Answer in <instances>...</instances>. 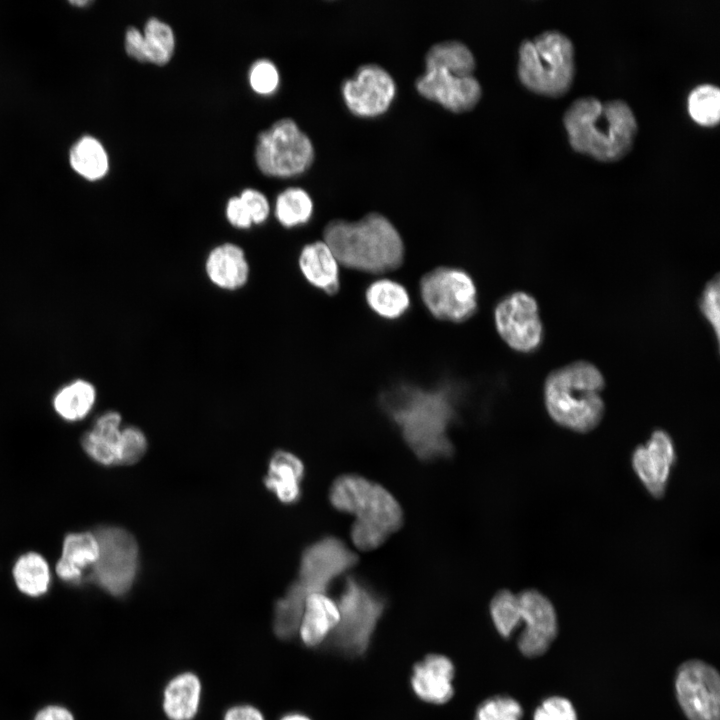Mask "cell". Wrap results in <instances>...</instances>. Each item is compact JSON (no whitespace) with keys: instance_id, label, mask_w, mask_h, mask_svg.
Listing matches in <instances>:
<instances>
[{"instance_id":"cell-5","label":"cell","mask_w":720,"mask_h":720,"mask_svg":"<svg viewBox=\"0 0 720 720\" xmlns=\"http://www.w3.org/2000/svg\"><path fill=\"white\" fill-rule=\"evenodd\" d=\"M605 380L590 362L577 361L552 371L544 383V403L552 420L573 432L593 430L604 415Z\"/></svg>"},{"instance_id":"cell-7","label":"cell","mask_w":720,"mask_h":720,"mask_svg":"<svg viewBox=\"0 0 720 720\" xmlns=\"http://www.w3.org/2000/svg\"><path fill=\"white\" fill-rule=\"evenodd\" d=\"M336 603L340 619L328 637L330 646L345 656H361L369 647L385 600L369 584L349 575Z\"/></svg>"},{"instance_id":"cell-22","label":"cell","mask_w":720,"mask_h":720,"mask_svg":"<svg viewBox=\"0 0 720 720\" xmlns=\"http://www.w3.org/2000/svg\"><path fill=\"white\" fill-rule=\"evenodd\" d=\"M298 266L305 280L325 294L334 295L340 288V264L323 240L304 245Z\"/></svg>"},{"instance_id":"cell-31","label":"cell","mask_w":720,"mask_h":720,"mask_svg":"<svg viewBox=\"0 0 720 720\" xmlns=\"http://www.w3.org/2000/svg\"><path fill=\"white\" fill-rule=\"evenodd\" d=\"M313 210L312 198L299 187L287 188L276 198L275 216L278 222L286 228L306 224L310 221Z\"/></svg>"},{"instance_id":"cell-33","label":"cell","mask_w":720,"mask_h":720,"mask_svg":"<svg viewBox=\"0 0 720 720\" xmlns=\"http://www.w3.org/2000/svg\"><path fill=\"white\" fill-rule=\"evenodd\" d=\"M690 117L699 125L713 127L720 119V91L713 84L694 87L687 99Z\"/></svg>"},{"instance_id":"cell-35","label":"cell","mask_w":720,"mask_h":720,"mask_svg":"<svg viewBox=\"0 0 720 720\" xmlns=\"http://www.w3.org/2000/svg\"><path fill=\"white\" fill-rule=\"evenodd\" d=\"M490 614L494 626L502 637H509L520 623V607L517 594L501 590L490 603Z\"/></svg>"},{"instance_id":"cell-26","label":"cell","mask_w":720,"mask_h":720,"mask_svg":"<svg viewBox=\"0 0 720 720\" xmlns=\"http://www.w3.org/2000/svg\"><path fill=\"white\" fill-rule=\"evenodd\" d=\"M365 301L369 309L386 320L401 318L410 308L411 299L406 287L390 278H378L365 290Z\"/></svg>"},{"instance_id":"cell-44","label":"cell","mask_w":720,"mask_h":720,"mask_svg":"<svg viewBox=\"0 0 720 720\" xmlns=\"http://www.w3.org/2000/svg\"><path fill=\"white\" fill-rule=\"evenodd\" d=\"M222 720H266L262 711L248 703L230 706L223 713Z\"/></svg>"},{"instance_id":"cell-32","label":"cell","mask_w":720,"mask_h":720,"mask_svg":"<svg viewBox=\"0 0 720 720\" xmlns=\"http://www.w3.org/2000/svg\"><path fill=\"white\" fill-rule=\"evenodd\" d=\"M425 66H436L461 74H473L475 59L470 49L457 40L434 44L426 53Z\"/></svg>"},{"instance_id":"cell-3","label":"cell","mask_w":720,"mask_h":720,"mask_svg":"<svg viewBox=\"0 0 720 720\" xmlns=\"http://www.w3.org/2000/svg\"><path fill=\"white\" fill-rule=\"evenodd\" d=\"M323 241L340 266L381 275L398 269L404 260L403 239L384 215L373 212L357 221L335 219L323 230Z\"/></svg>"},{"instance_id":"cell-25","label":"cell","mask_w":720,"mask_h":720,"mask_svg":"<svg viewBox=\"0 0 720 720\" xmlns=\"http://www.w3.org/2000/svg\"><path fill=\"white\" fill-rule=\"evenodd\" d=\"M304 472V464L296 455L277 451L270 459L264 482L282 503L291 504L301 496Z\"/></svg>"},{"instance_id":"cell-41","label":"cell","mask_w":720,"mask_h":720,"mask_svg":"<svg viewBox=\"0 0 720 720\" xmlns=\"http://www.w3.org/2000/svg\"><path fill=\"white\" fill-rule=\"evenodd\" d=\"M247 207L253 224L264 223L270 214V205L266 196L252 188L244 189L240 196Z\"/></svg>"},{"instance_id":"cell-14","label":"cell","mask_w":720,"mask_h":720,"mask_svg":"<svg viewBox=\"0 0 720 720\" xmlns=\"http://www.w3.org/2000/svg\"><path fill=\"white\" fill-rule=\"evenodd\" d=\"M342 96L348 109L361 117L384 113L392 103L396 84L392 76L378 64H364L343 82Z\"/></svg>"},{"instance_id":"cell-17","label":"cell","mask_w":720,"mask_h":720,"mask_svg":"<svg viewBox=\"0 0 720 720\" xmlns=\"http://www.w3.org/2000/svg\"><path fill=\"white\" fill-rule=\"evenodd\" d=\"M675 459L673 440L662 429L653 431L645 445L634 449L633 470L653 497L664 496Z\"/></svg>"},{"instance_id":"cell-4","label":"cell","mask_w":720,"mask_h":720,"mask_svg":"<svg viewBox=\"0 0 720 720\" xmlns=\"http://www.w3.org/2000/svg\"><path fill=\"white\" fill-rule=\"evenodd\" d=\"M331 505L354 516L351 539L356 548H378L403 524V511L396 498L382 485L357 474H344L329 490Z\"/></svg>"},{"instance_id":"cell-29","label":"cell","mask_w":720,"mask_h":720,"mask_svg":"<svg viewBox=\"0 0 720 720\" xmlns=\"http://www.w3.org/2000/svg\"><path fill=\"white\" fill-rule=\"evenodd\" d=\"M307 596L295 581L289 586L286 593L276 601L272 627L278 639L290 640L297 634Z\"/></svg>"},{"instance_id":"cell-19","label":"cell","mask_w":720,"mask_h":720,"mask_svg":"<svg viewBox=\"0 0 720 720\" xmlns=\"http://www.w3.org/2000/svg\"><path fill=\"white\" fill-rule=\"evenodd\" d=\"M340 619L335 600L326 593L309 594L304 603L297 634L303 645L314 648L327 641Z\"/></svg>"},{"instance_id":"cell-16","label":"cell","mask_w":720,"mask_h":720,"mask_svg":"<svg viewBox=\"0 0 720 720\" xmlns=\"http://www.w3.org/2000/svg\"><path fill=\"white\" fill-rule=\"evenodd\" d=\"M520 622L525 629L518 640L519 650L527 657L542 655L557 633V619L552 603L537 590H525L517 594Z\"/></svg>"},{"instance_id":"cell-9","label":"cell","mask_w":720,"mask_h":720,"mask_svg":"<svg viewBox=\"0 0 720 720\" xmlns=\"http://www.w3.org/2000/svg\"><path fill=\"white\" fill-rule=\"evenodd\" d=\"M421 300L438 320L461 323L477 310V287L464 269L439 266L425 273L419 282Z\"/></svg>"},{"instance_id":"cell-30","label":"cell","mask_w":720,"mask_h":720,"mask_svg":"<svg viewBox=\"0 0 720 720\" xmlns=\"http://www.w3.org/2000/svg\"><path fill=\"white\" fill-rule=\"evenodd\" d=\"M70 163L82 177L94 181L105 176L109 163L102 144L95 138H81L71 149Z\"/></svg>"},{"instance_id":"cell-11","label":"cell","mask_w":720,"mask_h":720,"mask_svg":"<svg viewBox=\"0 0 720 720\" xmlns=\"http://www.w3.org/2000/svg\"><path fill=\"white\" fill-rule=\"evenodd\" d=\"M494 323L500 338L521 353L535 351L543 340V324L535 298L523 291L503 297L495 306Z\"/></svg>"},{"instance_id":"cell-1","label":"cell","mask_w":720,"mask_h":720,"mask_svg":"<svg viewBox=\"0 0 720 720\" xmlns=\"http://www.w3.org/2000/svg\"><path fill=\"white\" fill-rule=\"evenodd\" d=\"M382 403L418 458L429 461L452 454L448 432L456 409L451 390L403 385L386 393Z\"/></svg>"},{"instance_id":"cell-40","label":"cell","mask_w":720,"mask_h":720,"mask_svg":"<svg viewBox=\"0 0 720 720\" xmlns=\"http://www.w3.org/2000/svg\"><path fill=\"white\" fill-rule=\"evenodd\" d=\"M534 720H577V716L569 700L550 697L536 709Z\"/></svg>"},{"instance_id":"cell-42","label":"cell","mask_w":720,"mask_h":720,"mask_svg":"<svg viewBox=\"0 0 720 720\" xmlns=\"http://www.w3.org/2000/svg\"><path fill=\"white\" fill-rule=\"evenodd\" d=\"M226 218L233 227L238 229H248L253 225L249 211L239 196L228 200Z\"/></svg>"},{"instance_id":"cell-13","label":"cell","mask_w":720,"mask_h":720,"mask_svg":"<svg viewBox=\"0 0 720 720\" xmlns=\"http://www.w3.org/2000/svg\"><path fill=\"white\" fill-rule=\"evenodd\" d=\"M675 686L689 720H720V678L715 668L689 660L679 667Z\"/></svg>"},{"instance_id":"cell-8","label":"cell","mask_w":720,"mask_h":720,"mask_svg":"<svg viewBox=\"0 0 720 720\" xmlns=\"http://www.w3.org/2000/svg\"><path fill=\"white\" fill-rule=\"evenodd\" d=\"M99 556L91 568L90 579L113 597L125 596L133 587L139 569V549L135 537L126 529L102 525L94 530Z\"/></svg>"},{"instance_id":"cell-12","label":"cell","mask_w":720,"mask_h":720,"mask_svg":"<svg viewBox=\"0 0 720 720\" xmlns=\"http://www.w3.org/2000/svg\"><path fill=\"white\" fill-rule=\"evenodd\" d=\"M357 562V555L343 541L324 537L303 551L296 582L307 595L326 593L328 587Z\"/></svg>"},{"instance_id":"cell-45","label":"cell","mask_w":720,"mask_h":720,"mask_svg":"<svg viewBox=\"0 0 720 720\" xmlns=\"http://www.w3.org/2000/svg\"><path fill=\"white\" fill-rule=\"evenodd\" d=\"M33 720H75L72 712L61 705H47L41 708Z\"/></svg>"},{"instance_id":"cell-43","label":"cell","mask_w":720,"mask_h":720,"mask_svg":"<svg viewBox=\"0 0 720 720\" xmlns=\"http://www.w3.org/2000/svg\"><path fill=\"white\" fill-rule=\"evenodd\" d=\"M125 50L132 58L140 62H147L144 37L139 29L135 27L127 29L125 34Z\"/></svg>"},{"instance_id":"cell-20","label":"cell","mask_w":720,"mask_h":720,"mask_svg":"<svg viewBox=\"0 0 720 720\" xmlns=\"http://www.w3.org/2000/svg\"><path fill=\"white\" fill-rule=\"evenodd\" d=\"M99 556V545L94 532H72L65 536L62 553L56 564V574L67 584L78 585L85 571L92 568Z\"/></svg>"},{"instance_id":"cell-23","label":"cell","mask_w":720,"mask_h":720,"mask_svg":"<svg viewBox=\"0 0 720 720\" xmlns=\"http://www.w3.org/2000/svg\"><path fill=\"white\" fill-rule=\"evenodd\" d=\"M205 271L209 280L224 290H237L246 285L250 267L244 250L234 243H222L207 255Z\"/></svg>"},{"instance_id":"cell-27","label":"cell","mask_w":720,"mask_h":720,"mask_svg":"<svg viewBox=\"0 0 720 720\" xmlns=\"http://www.w3.org/2000/svg\"><path fill=\"white\" fill-rule=\"evenodd\" d=\"M12 576L17 589L32 598L45 595L52 579L47 560L37 552H27L18 557L12 568Z\"/></svg>"},{"instance_id":"cell-2","label":"cell","mask_w":720,"mask_h":720,"mask_svg":"<svg viewBox=\"0 0 720 720\" xmlns=\"http://www.w3.org/2000/svg\"><path fill=\"white\" fill-rule=\"evenodd\" d=\"M563 123L575 151L604 162L617 161L629 153L638 129L625 101H601L593 96L572 102Z\"/></svg>"},{"instance_id":"cell-36","label":"cell","mask_w":720,"mask_h":720,"mask_svg":"<svg viewBox=\"0 0 720 720\" xmlns=\"http://www.w3.org/2000/svg\"><path fill=\"white\" fill-rule=\"evenodd\" d=\"M521 705L508 696H494L483 701L477 708L474 720H520Z\"/></svg>"},{"instance_id":"cell-24","label":"cell","mask_w":720,"mask_h":720,"mask_svg":"<svg viewBox=\"0 0 720 720\" xmlns=\"http://www.w3.org/2000/svg\"><path fill=\"white\" fill-rule=\"evenodd\" d=\"M121 415L107 411L95 421L91 430L81 439L85 453L96 463L104 466L118 465L121 441Z\"/></svg>"},{"instance_id":"cell-15","label":"cell","mask_w":720,"mask_h":720,"mask_svg":"<svg viewBox=\"0 0 720 720\" xmlns=\"http://www.w3.org/2000/svg\"><path fill=\"white\" fill-rule=\"evenodd\" d=\"M418 92L453 112L471 109L481 97V86L473 74H461L443 67L425 66L416 80Z\"/></svg>"},{"instance_id":"cell-38","label":"cell","mask_w":720,"mask_h":720,"mask_svg":"<svg viewBox=\"0 0 720 720\" xmlns=\"http://www.w3.org/2000/svg\"><path fill=\"white\" fill-rule=\"evenodd\" d=\"M279 72L273 62L260 59L253 63L249 71V83L258 94H272L279 86Z\"/></svg>"},{"instance_id":"cell-21","label":"cell","mask_w":720,"mask_h":720,"mask_svg":"<svg viewBox=\"0 0 720 720\" xmlns=\"http://www.w3.org/2000/svg\"><path fill=\"white\" fill-rule=\"evenodd\" d=\"M202 682L192 671L172 676L163 687L161 706L169 720H194L202 701Z\"/></svg>"},{"instance_id":"cell-37","label":"cell","mask_w":720,"mask_h":720,"mask_svg":"<svg viewBox=\"0 0 720 720\" xmlns=\"http://www.w3.org/2000/svg\"><path fill=\"white\" fill-rule=\"evenodd\" d=\"M147 450L144 433L135 426L125 427L121 431L118 465H132L138 462Z\"/></svg>"},{"instance_id":"cell-6","label":"cell","mask_w":720,"mask_h":720,"mask_svg":"<svg viewBox=\"0 0 720 720\" xmlns=\"http://www.w3.org/2000/svg\"><path fill=\"white\" fill-rule=\"evenodd\" d=\"M575 51L560 31H545L519 47L518 76L530 91L548 97L566 94L574 80Z\"/></svg>"},{"instance_id":"cell-46","label":"cell","mask_w":720,"mask_h":720,"mask_svg":"<svg viewBox=\"0 0 720 720\" xmlns=\"http://www.w3.org/2000/svg\"><path fill=\"white\" fill-rule=\"evenodd\" d=\"M279 720H312L307 715L300 712H288L282 715Z\"/></svg>"},{"instance_id":"cell-10","label":"cell","mask_w":720,"mask_h":720,"mask_svg":"<svg viewBox=\"0 0 720 720\" xmlns=\"http://www.w3.org/2000/svg\"><path fill=\"white\" fill-rule=\"evenodd\" d=\"M255 159L267 176L292 177L309 168L314 148L295 121L283 118L258 135Z\"/></svg>"},{"instance_id":"cell-18","label":"cell","mask_w":720,"mask_h":720,"mask_svg":"<svg viewBox=\"0 0 720 720\" xmlns=\"http://www.w3.org/2000/svg\"><path fill=\"white\" fill-rule=\"evenodd\" d=\"M454 673V665L448 657L430 654L414 665L410 680L412 690L422 701L444 704L454 694Z\"/></svg>"},{"instance_id":"cell-39","label":"cell","mask_w":720,"mask_h":720,"mask_svg":"<svg viewBox=\"0 0 720 720\" xmlns=\"http://www.w3.org/2000/svg\"><path fill=\"white\" fill-rule=\"evenodd\" d=\"M719 277L710 280L702 291L699 308L705 320L713 328L717 342H719Z\"/></svg>"},{"instance_id":"cell-28","label":"cell","mask_w":720,"mask_h":720,"mask_svg":"<svg viewBox=\"0 0 720 720\" xmlns=\"http://www.w3.org/2000/svg\"><path fill=\"white\" fill-rule=\"evenodd\" d=\"M96 389L86 380H74L59 389L52 400V405L59 417L67 422L84 419L93 409L96 402Z\"/></svg>"},{"instance_id":"cell-34","label":"cell","mask_w":720,"mask_h":720,"mask_svg":"<svg viewBox=\"0 0 720 720\" xmlns=\"http://www.w3.org/2000/svg\"><path fill=\"white\" fill-rule=\"evenodd\" d=\"M144 42L147 62L157 65L168 63L175 48V36L172 28L158 18H150L144 27Z\"/></svg>"}]
</instances>
